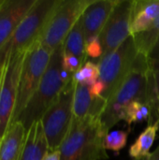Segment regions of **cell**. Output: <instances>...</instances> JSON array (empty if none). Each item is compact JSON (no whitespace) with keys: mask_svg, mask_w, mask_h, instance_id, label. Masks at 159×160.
<instances>
[{"mask_svg":"<svg viewBox=\"0 0 159 160\" xmlns=\"http://www.w3.org/2000/svg\"><path fill=\"white\" fill-rule=\"evenodd\" d=\"M154 82L148 57L139 53L127 77L107 100L106 107L101 114V121L108 132L119 121L123 120L125 110L135 101L149 104L153 110V118L157 117L158 95Z\"/></svg>","mask_w":159,"mask_h":160,"instance_id":"1","label":"cell"},{"mask_svg":"<svg viewBox=\"0 0 159 160\" xmlns=\"http://www.w3.org/2000/svg\"><path fill=\"white\" fill-rule=\"evenodd\" d=\"M106 130L101 116L87 115L72 119L70 128L60 151V160H106L109 158L104 147Z\"/></svg>","mask_w":159,"mask_h":160,"instance_id":"2","label":"cell"},{"mask_svg":"<svg viewBox=\"0 0 159 160\" xmlns=\"http://www.w3.org/2000/svg\"><path fill=\"white\" fill-rule=\"evenodd\" d=\"M63 54L64 45L62 44L52 52L50 63L37 89L16 120L23 125L26 131L36 122L41 120L47 110L69 83L67 82L61 75L63 68Z\"/></svg>","mask_w":159,"mask_h":160,"instance_id":"3","label":"cell"},{"mask_svg":"<svg viewBox=\"0 0 159 160\" xmlns=\"http://www.w3.org/2000/svg\"><path fill=\"white\" fill-rule=\"evenodd\" d=\"M59 0H37L18 25L8 42L0 49V65L4 64L8 52H25L39 38L48 19Z\"/></svg>","mask_w":159,"mask_h":160,"instance_id":"4","label":"cell"},{"mask_svg":"<svg viewBox=\"0 0 159 160\" xmlns=\"http://www.w3.org/2000/svg\"><path fill=\"white\" fill-rule=\"evenodd\" d=\"M92 1L59 0L37 41L52 52L64 43L67 36Z\"/></svg>","mask_w":159,"mask_h":160,"instance_id":"5","label":"cell"},{"mask_svg":"<svg viewBox=\"0 0 159 160\" xmlns=\"http://www.w3.org/2000/svg\"><path fill=\"white\" fill-rule=\"evenodd\" d=\"M52 53L38 41L26 51L19 80L16 105L10 123L17 120L37 89L50 63Z\"/></svg>","mask_w":159,"mask_h":160,"instance_id":"6","label":"cell"},{"mask_svg":"<svg viewBox=\"0 0 159 160\" xmlns=\"http://www.w3.org/2000/svg\"><path fill=\"white\" fill-rule=\"evenodd\" d=\"M75 85L76 83L72 80L41 118L51 152L59 150L70 128L73 119Z\"/></svg>","mask_w":159,"mask_h":160,"instance_id":"7","label":"cell"},{"mask_svg":"<svg viewBox=\"0 0 159 160\" xmlns=\"http://www.w3.org/2000/svg\"><path fill=\"white\" fill-rule=\"evenodd\" d=\"M139 54L133 36L125 40L115 51L98 61L99 81L105 86L102 97L108 100L132 68Z\"/></svg>","mask_w":159,"mask_h":160,"instance_id":"8","label":"cell"},{"mask_svg":"<svg viewBox=\"0 0 159 160\" xmlns=\"http://www.w3.org/2000/svg\"><path fill=\"white\" fill-rule=\"evenodd\" d=\"M25 52H8L0 84V138L7 130L14 112L18 85Z\"/></svg>","mask_w":159,"mask_h":160,"instance_id":"9","label":"cell"},{"mask_svg":"<svg viewBox=\"0 0 159 160\" xmlns=\"http://www.w3.org/2000/svg\"><path fill=\"white\" fill-rule=\"evenodd\" d=\"M133 0H118L98 38L104 57L115 51L125 40L131 37L130 22Z\"/></svg>","mask_w":159,"mask_h":160,"instance_id":"10","label":"cell"},{"mask_svg":"<svg viewBox=\"0 0 159 160\" xmlns=\"http://www.w3.org/2000/svg\"><path fill=\"white\" fill-rule=\"evenodd\" d=\"M37 0H2L0 4V49L13 36L18 25Z\"/></svg>","mask_w":159,"mask_h":160,"instance_id":"11","label":"cell"},{"mask_svg":"<svg viewBox=\"0 0 159 160\" xmlns=\"http://www.w3.org/2000/svg\"><path fill=\"white\" fill-rule=\"evenodd\" d=\"M118 0H93L83 11L82 24L86 44L99 37Z\"/></svg>","mask_w":159,"mask_h":160,"instance_id":"12","label":"cell"},{"mask_svg":"<svg viewBox=\"0 0 159 160\" xmlns=\"http://www.w3.org/2000/svg\"><path fill=\"white\" fill-rule=\"evenodd\" d=\"M107 100L103 97L94 98L90 93V86L76 83L73 99V117L84 118L87 115L101 116Z\"/></svg>","mask_w":159,"mask_h":160,"instance_id":"13","label":"cell"},{"mask_svg":"<svg viewBox=\"0 0 159 160\" xmlns=\"http://www.w3.org/2000/svg\"><path fill=\"white\" fill-rule=\"evenodd\" d=\"M159 17V0H133L131 12V36L150 28Z\"/></svg>","mask_w":159,"mask_h":160,"instance_id":"14","label":"cell"},{"mask_svg":"<svg viewBox=\"0 0 159 160\" xmlns=\"http://www.w3.org/2000/svg\"><path fill=\"white\" fill-rule=\"evenodd\" d=\"M26 129L23 125L15 121L10 123L7 130L1 139L0 160H20L22 152Z\"/></svg>","mask_w":159,"mask_h":160,"instance_id":"15","label":"cell"},{"mask_svg":"<svg viewBox=\"0 0 159 160\" xmlns=\"http://www.w3.org/2000/svg\"><path fill=\"white\" fill-rule=\"evenodd\" d=\"M50 152L41 120L36 122L27 131L20 160H43Z\"/></svg>","mask_w":159,"mask_h":160,"instance_id":"16","label":"cell"},{"mask_svg":"<svg viewBox=\"0 0 159 160\" xmlns=\"http://www.w3.org/2000/svg\"><path fill=\"white\" fill-rule=\"evenodd\" d=\"M63 45H64L65 53L73 54L76 57H78L83 64L85 63L84 60L86 59V52H85L86 42H85L82 16L74 24L68 35L67 36Z\"/></svg>","mask_w":159,"mask_h":160,"instance_id":"17","label":"cell"},{"mask_svg":"<svg viewBox=\"0 0 159 160\" xmlns=\"http://www.w3.org/2000/svg\"><path fill=\"white\" fill-rule=\"evenodd\" d=\"M159 130V122L156 121L141 133L135 142L129 148V156L132 159H140L147 158L150 155V149L153 146L157 131Z\"/></svg>","mask_w":159,"mask_h":160,"instance_id":"18","label":"cell"},{"mask_svg":"<svg viewBox=\"0 0 159 160\" xmlns=\"http://www.w3.org/2000/svg\"><path fill=\"white\" fill-rule=\"evenodd\" d=\"M123 120L126 121L128 126H131L132 124L142 123L144 121H148L149 125L154 124L153 110L147 103L139 101L132 102L125 110Z\"/></svg>","mask_w":159,"mask_h":160,"instance_id":"19","label":"cell"},{"mask_svg":"<svg viewBox=\"0 0 159 160\" xmlns=\"http://www.w3.org/2000/svg\"><path fill=\"white\" fill-rule=\"evenodd\" d=\"M139 53L148 56L155 43L159 38V17L146 31L133 36Z\"/></svg>","mask_w":159,"mask_h":160,"instance_id":"20","label":"cell"},{"mask_svg":"<svg viewBox=\"0 0 159 160\" xmlns=\"http://www.w3.org/2000/svg\"><path fill=\"white\" fill-rule=\"evenodd\" d=\"M72 80L75 83L85 84L88 86L93 85L99 80L98 65L91 61L85 62L83 66L73 74Z\"/></svg>","mask_w":159,"mask_h":160,"instance_id":"21","label":"cell"},{"mask_svg":"<svg viewBox=\"0 0 159 160\" xmlns=\"http://www.w3.org/2000/svg\"><path fill=\"white\" fill-rule=\"evenodd\" d=\"M128 134L129 132L125 130H115L109 132L104 140L105 149L113 152L121 151L127 145Z\"/></svg>","mask_w":159,"mask_h":160,"instance_id":"22","label":"cell"},{"mask_svg":"<svg viewBox=\"0 0 159 160\" xmlns=\"http://www.w3.org/2000/svg\"><path fill=\"white\" fill-rule=\"evenodd\" d=\"M62 65H63V68L65 69H67V71L74 74L76 71H78L83 66V63L75 55L64 52Z\"/></svg>","mask_w":159,"mask_h":160,"instance_id":"23","label":"cell"},{"mask_svg":"<svg viewBox=\"0 0 159 160\" xmlns=\"http://www.w3.org/2000/svg\"><path fill=\"white\" fill-rule=\"evenodd\" d=\"M85 52L86 55L92 58H98L100 59L103 54V49L101 46V43L99 41V38H97L86 44L85 46Z\"/></svg>","mask_w":159,"mask_h":160,"instance_id":"24","label":"cell"},{"mask_svg":"<svg viewBox=\"0 0 159 160\" xmlns=\"http://www.w3.org/2000/svg\"><path fill=\"white\" fill-rule=\"evenodd\" d=\"M104 90H105V86L102 83V82H100L99 80L96 83H94L93 85L90 86V93H91L92 97H94V98L102 97Z\"/></svg>","mask_w":159,"mask_h":160,"instance_id":"25","label":"cell"},{"mask_svg":"<svg viewBox=\"0 0 159 160\" xmlns=\"http://www.w3.org/2000/svg\"><path fill=\"white\" fill-rule=\"evenodd\" d=\"M147 57H148L149 62L151 64L159 63V38L157 39V41L155 43L154 47L152 48V50L149 52Z\"/></svg>","mask_w":159,"mask_h":160,"instance_id":"26","label":"cell"},{"mask_svg":"<svg viewBox=\"0 0 159 160\" xmlns=\"http://www.w3.org/2000/svg\"><path fill=\"white\" fill-rule=\"evenodd\" d=\"M43 160H60V151L56 150V151H50L46 157L43 158Z\"/></svg>","mask_w":159,"mask_h":160,"instance_id":"27","label":"cell"},{"mask_svg":"<svg viewBox=\"0 0 159 160\" xmlns=\"http://www.w3.org/2000/svg\"><path fill=\"white\" fill-rule=\"evenodd\" d=\"M148 160H159V145L158 147L149 155Z\"/></svg>","mask_w":159,"mask_h":160,"instance_id":"28","label":"cell"},{"mask_svg":"<svg viewBox=\"0 0 159 160\" xmlns=\"http://www.w3.org/2000/svg\"><path fill=\"white\" fill-rule=\"evenodd\" d=\"M151 68H152V67H151ZM152 70H153V73H154V78H155V82H156L157 92V94H159V73L157 70H155V69H153V68H152Z\"/></svg>","mask_w":159,"mask_h":160,"instance_id":"29","label":"cell"},{"mask_svg":"<svg viewBox=\"0 0 159 160\" xmlns=\"http://www.w3.org/2000/svg\"><path fill=\"white\" fill-rule=\"evenodd\" d=\"M157 121L159 122V94L157 96Z\"/></svg>","mask_w":159,"mask_h":160,"instance_id":"30","label":"cell"},{"mask_svg":"<svg viewBox=\"0 0 159 160\" xmlns=\"http://www.w3.org/2000/svg\"><path fill=\"white\" fill-rule=\"evenodd\" d=\"M150 65H151V67H152L153 69L157 70L159 73V63H155V64H151V63H150Z\"/></svg>","mask_w":159,"mask_h":160,"instance_id":"31","label":"cell"},{"mask_svg":"<svg viewBox=\"0 0 159 160\" xmlns=\"http://www.w3.org/2000/svg\"><path fill=\"white\" fill-rule=\"evenodd\" d=\"M4 67H5V64L0 67V84H1V81H2V77H3V72H4Z\"/></svg>","mask_w":159,"mask_h":160,"instance_id":"32","label":"cell"},{"mask_svg":"<svg viewBox=\"0 0 159 160\" xmlns=\"http://www.w3.org/2000/svg\"><path fill=\"white\" fill-rule=\"evenodd\" d=\"M132 160H148V157H147V158H140V159H132Z\"/></svg>","mask_w":159,"mask_h":160,"instance_id":"33","label":"cell"},{"mask_svg":"<svg viewBox=\"0 0 159 160\" xmlns=\"http://www.w3.org/2000/svg\"><path fill=\"white\" fill-rule=\"evenodd\" d=\"M1 2H2V0H0V4H1Z\"/></svg>","mask_w":159,"mask_h":160,"instance_id":"34","label":"cell"},{"mask_svg":"<svg viewBox=\"0 0 159 160\" xmlns=\"http://www.w3.org/2000/svg\"><path fill=\"white\" fill-rule=\"evenodd\" d=\"M0 142H1V138H0Z\"/></svg>","mask_w":159,"mask_h":160,"instance_id":"35","label":"cell"}]
</instances>
